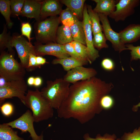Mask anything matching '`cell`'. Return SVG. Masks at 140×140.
Wrapping results in <instances>:
<instances>
[{
  "label": "cell",
  "mask_w": 140,
  "mask_h": 140,
  "mask_svg": "<svg viewBox=\"0 0 140 140\" xmlns=\"http://www.w3.org/2000/svg\"><path fill=\"white\" fill-rule=\"evenodd\" d=\"M70 87V83L63 78H57L54 81H47L46 86L40 92L51 107L57 110L67 97Z\"/></svg>",
  "instance_id": "obj_3"
},
{
  "label": "cell",
  "mask_w": 140,
  "mask_h": 140,
  "mask_svg": "<svg viewBox=\"0 0 140 140\" xmlns=\"http://www.w3.org/2000/svg\"><path fill=\"white\" fill-rule=\"evenodd\" d=\"M82 22L85 33L86 46L90 60L92 62L99 57V51L94 47L93 42V32L90 19L85 5L83 13Z\"/></svg>",
  "instance_id": "obj_12"
},
{
  "label": "cell",
  "mask_w": 140,
  "mask_h": 140,
  "mask_svg": "<svg viewBox=\"0 0 140 140\" xmlns=\"http://www.w3.org/2000/svg\"><path fill=\"white\" fill-rule=\"evenodd\" d=\"M42 0H25L21 15L40 21V14Z\"/></svg>",
  "instance_id": "obj_15"
},
{
  "label": "cell",
  "mask_w": 140,
  "mask_h": 140,
  "mask_svg": "<svg viewBox=\"0 0 140 140\" xmlns=\"http://www.w3.org/2000/svg\"><path fill=\"white\" fill-rule=\"evenodd\" d=\"M35 77L33 76H30L29 77L27 80V83L28 85L30 86H34Z\"/></svg>",
  "instance_id": "obj_41"
},
{
  "label": "cell",
  "mask_w": 140,
  "mask_h": 140,
  "mask_svg": "<svg viewBox=\"0 0 140 140\" xmlns=\"http://www.w3.org/2000/svg\"><path fill=\"white\" fill-rule=\"evenodd\" d=\"M60 3L66 5L79 19L83 18L85 0H61Z\"/></svg>",
  "instance_id": "obj_18"
},
{
  "label": "cell",
  "mask_w": 140,
  "mask_h": 140,
  "mask_svg": "<svg viewBox=\"0 0 140 140\" xmlns=\"http://www.w3.org/2000/svg\"><path fill=\"white\" fill-rule=\"evenodd\" d=\"M83 140H120V138H117L116 135L113 134L112 135L106 133L103 136L100 134H97L95 138L90 137L89 134L87 133L83 136Z\"/></svg>",
  "instance_id": "obj_30"
},
{
  "label": "cell",
  "mask_w": 140,
  "mask_h": 140,
  "mask_svg": "<svg viewBox=\"0 0 140 140\" xmlns=\"http://www.w3.org/2000/svg\"><path fill=\"white\" fill-rule=\"evenodd\" d=\"M1 53L0 76L8 81L24 79L25 69L21 63L9 52L4 51Z\"/></svg>",
  "instance_id": "obj_5"
},
{
  "label": "cell",
  "mask_w": 140,
  "mask_h": 140,
  "mask_svg": "<svg viewBox=\"0 0 140 140\" xmlns=\"http://www.w3.org/2000/svg\"><path fill=\"white\" fill-rule=\"evenodd\" d=\"M114 101L113 97L108 94L105 95L101 98L100 105L103 109L108 110L114 106Z\"/></svg>",
  "instance_id": "obj_31"
},
{
  "label": "cell",
  "mask_w": 140,
  "mask_h": 140,
  "mask_svg": "<svg viewBox=\"0 0 140 140\" xmlns=\"http://www.w3.org/2000/svg\"><path fill=\"white\" fill-rule=\"evenodd\" d=\"M36 55L31 54L30 55L28 66L27 70H32L35 68L38 67L37 65L36 57Z\"/></svg>",
  "instance_id": "obj_38"
},
{
  "label": "cell",
  "mask_w": 140,
  "mask_h": 140,
  "mask_svg": "<svg viewBox=\"0 0 140 140\" xmlns=\"http://www.w3.org/2000/svg\"><path fill=\"white\" fill-rule=\"evenodd\" d=\"M73 41L70 27L63 25L59 26L56 33V43L64 45Z\"/></svg>",
  "instance_id": "obj_20"
},
{
  "label": "cell",
  "mask_w": 140,
  "mask_h": 140,
  "mask_svg": "<svg viewBox=\"0 0 140 140\" xmlns=\"http://www.w3.org/2000/svg\"><path fill=\"white\" fill-rule=\"evenodd\" d=\"M139 0H119L116 5V9L108 17L116 22L124 21L133 15L135 8L139 5Z\"/></svg>",
  "instance_id": "obj_9"
},
{
  "label": "cell",
  "mask_w": 140,
  "mask_h": 140,
  "mask_svg": "<svg viewBox=\"0 0 140 140\" xmlns=\"http://www.w3.org/2000/svg\"><path fill=\"white\" fill-rule=\"evenodd\" d=\"M34 122L32 112L28 110L18 118L6 124L12 128L19 129L22 133L28 132L32 140H44L43 132L38 135L35 132L33 126Z\"/></svg>",
  "instance_id": "obj_8"
},
{
  "label": "cell",
  "mask_w": 140,
  "mask_h": 140,
  "mask_svg": "<svg viewBox=\"0 0 140 140\" xmlns=\"http://www.w3.org/2000/svg\"><path fill=\"white\" fill-rule=\"evenodd\" d=\"M101 66L103 69L107 71L113 70L115 67L113 61L111 59L108 58H104L102 60Z\"/></svg>",
  "instance_id": "obj_37"
},
{
  "label": "cell",
  "mask_w": 140,
  "mask_h": 140,
  "mask_svg": "<svg viewBox=\"0 0 140 140\" xmlns=\"http://www.w3.org/2000/svg\"><path fill=\"white\" fill-rule=\"evenodd\" d=\"M139 97H140V96ZM140 107V102L137 104L133 106L132 108V110L134 112H136L138 110V107Z\"/></svg>",
  "instance_id": "obj_43"
},
{
  "label": "cell",
  "mask_w": 140,
  "mask_h": 140,
  "mask_svg": "<svg viewBox=\"0 0 140 140\" xmlns=\"http://www.w3.org/2000/svg\"><path fill=\"white\" fill-rule=\"evenodd\" d=\"M103 33L107 40L111 43L114 50L119 53L126 50L125 45L121 42L119 33L115 31L111 27L108 16L103 14L98 13Z\"/></svg>",
  "instance_id": "obj_10"
},
{
  "label": "cell",
  "mask_w": 140,
  "mask_h": 140,
  "mask_svg": "<svg viewBox=\"0 0 140 140\" xmlns=\"http://www.w3.org/2000/svg\"><path fill=\"white\" fill-rule=\"evenodd\" d=\"M27 86L24 79L8 81L4 87L0 88V103L7 99L18 97L25 105Z\"/></svg>",
  "instance_id": "obj_6"
},
{
  "label": "cell",
  "mask_w": 140,
  "mask_h": 140,
  "mask_svg": "<svg viewBox=\"0 0 140 140\" xmlns=\"http://www.w3.org/2000/svg\"><path fill=\"white\" fill-rule=\"evenodd\" d=\"M36 59L37 64L38 67H40L41 66L47 63L46 59L43 58L41 56H37Z\"/></svg>",
  "instance_id": "obj_39"
},
{
  "label": "cell",
  "mask_w": 140,
  "mask_h": 140,
  "mask_svg": "<svg viewBox=\"0 0 140 140\" xmlns=\"http://www.w3.org/2000/svg\"><path fill=\"white\" fill-rule=\"evenodd\" d=\"M72 45L77 52L81 58L90 64L92 63L87 52L86 46L74 41L71 42Z\"/></svg>",
  "instance_id": "obj_28"
},
{
  "label": "cell",
  "mask_w": 140,
  "mask_h": 140,
  "mask_svg": "<svg viewBox=\"0 0 140 140\" xmlns=\"http://www.w3.org/2000/svg\"><path fill=\"white\" fill-rule=\"evenodd\" d=\"M34 44L37 56L51 55L58 59L70 57L66 51L63 45L54 43L43 44L36 41L34 43Z\"/></svg>",
  "instance_id": "obj_11"
},
{
  "label": "cell",
  "mask_w": 140,
  "mask_h": 140,
  "mask_svg": "<svg viewBox=\"0 0 140 140\" xmlns=\"http://www.w3.org/2000/svg\"><path fill=\"white\" fill-rule=\"evenodd\" d=\"M119 33L123 44L135 42L140 39V24H130Z\"/></svg>",
  "instance_id": "obj_16"
},
{
  "label": "cell",
  "mask_w": 140,
  "mask_h": 140,
  "mask_svg": "<svg viewBox=\"0 0 140 140\" xmlns=\"http://www.w3.org/2000/svg\"><path fill=\"white\" fill-rule=\"evenodd\" d=\"M0 12L5 19L7 27L9 29L11 28L13 23L10 18L11 12L10 0H0Z\"/></svg>",
  "instance_id": "obj_26"
},
{
  "label": "cell",
  "mask_w": 140,
  "mask_h": 140,
  "mask_svg": "<svg viewBox=\"0 0 140 140\" xmlns=\"http://www.w3.org/2000/svg\"><path fill=\"white\" fill-rule=\"evenodd\" d=\"M60 22L59 17L57 16L36 22L33 27L36 42L43 44L56 43V33Z\"/></svg>",
  "instance_id": "obj_4"
},
{
  "label": "cell",
  "mask_w": 140,
  "mask_h": 140,
  "mask_svg": "<svg viewBox=\"0 0 140 140\" xmlns=\"http://www.w3.org/2000/svg\"><path fill=\"white\" fill-rule=\"evenodd\" d=\"M64 48L70 57L80 61L88 62L83 59L76 51L71 43L63 45Z\"/></svg>",
  "instance_id": "obj_34"
},
{
  "label": "cell",
  "mask_w": 140,
  "mask_h": 140,
  "mask_svg": "<svg viewBox=\"0 0 140 140\" xmlns=\"http://www.w3.org/2000/svg\"><path fill=\"white\" fill-rule=\"evenodd\" d=\"M113 87L111 83L95 76L72 84L67 97L57 110L58 116L73 118L82 124L87 123L102 111L100 99Z\"/></svg>",
  "instance_id": "obj_1"
},
{
  "label": "cell",
  "mask_w": 140,
  "mask_h": 140,
  "mask_svg": "<svg viewBox=\"0 0 140 140\" xmlns=\"http://www.w3.org/2000/svg\"><path fill=\"white\" fill-rule=\"evenodd\" d=\"M120 140H140V127L134 129L132 132H124Z\"/></svg>",
  "instance_id": "obj_33"
},
{
  "label": "cell",
  "mask_w": 140,
  "mask_h": 140,
  "mask_svg": "<svg viewBox=\"0 0 140 140\" xmlns=\"http://www.w3.org/2000/svg\"><path fill=\"white\" fill-rule=\"evenodd\" d=\"M59 17L62 25L70 27L79 20L78 18L67 8L62 10Z\"/></svg>",
  "instance_id": "obj_25"
},
{
  "label": "cell",
  "mask_w": 140,
  "mask_h": 140,
  "mask_svg": "<svg viewBox=\"0 0 140 140\" xmlns=\"http://www.w3.org/2000/svg\"><path fill=\"white\" fill-rule=\"evenodd\" d=\"M1 111L2 114L6 117H9L12 114L14 110L13 105L8 102L3 104L0 107Z\"/></svg>",
  "instance_id": "obj_36"
},
{
  "label": "cell",
  "mask_w": 140,
  "mask_h": 140,
  "mask_svg": "<svg viewBox=\"0 0 140 140\" xmlns=\"http://www.w3.org/2000/svg\"><path fill=\"white\" fill-rule=\"evenodd\" d=\"M10 43L11 47L16 49L20 63L27 69L30 55L32 54L37 56L34 46L23 36L16 33L12 34Z\"/></svg>",
  "instance_id": "obj_7"
},
{
  "label": "cell",
  "mask_w": 140,
  "mask_h": 140,
  "mask_svg": "<svg viewBox=\"0 0 140 140\" xmlns=\"http://www.w3.org/2000/svg\"><path fill=\"white\" fill-rule=\"evenodd\" d=\"M0 140H25L12 128L4 123L0 125Z\"/></svg>",
  "instance_id": "obj_22"
},
{
  "label": "cell",
  "mask_w": 140,
  "mask_h": 140,
  "mask_svg": "<svg viewBox=\"0 0 140 140\" xmlns=\"http://www.w3.org/2000/svg\"><path fill=\"white\" fill-rule=\"evenodd\" d=\"M61 3L59 0H43L40 10V21L49 16L60 15L62 10Z\"/></svg>",
  "instance_id": "obj_14"
},
{
  "label": "cell",
  "mask_w": 140,
  "mask_h": 140,
  "mask_svg": "<svg viewBox=\"0 0 140 140\" xmlns=\"http://www.w3.org/2000/svg\"><path fill=\"white\" fill-rule=\"evenodd\" d=\"M97 74L96 71L93 68L80 66L67 71L63 79L65 81L73 84L95 77Z\"/></svg>",
  "instance_id": "obj_13"
},
{
  "label": "cell",
  "mask_w": 140,
  "mask_h": 140,
  "mask_svg": "<svg viewBox=\"0 0 140 140\" xmlns=\"http://www.w3.org/2000/svg\"><path fill=\"white\" fill-rule=\"evenodd\" d=\"M93 35V42L95 48L100 50L103 48H107L108 47V46L106 43L107 40L102 32L97 33Z\"/></svg>",
  "instance_id": "obj_27"
},
{
  "label": "cell",
  "mask_w": 140,
  "mask_h": 140,
  "mask_svg": "<svg viewBox=\"0 0 140 140\" xmlns=\"http://www.w3.org/2000/svg\"><path fill=\"white\" fill-rule=\"evenodd\" d=\"M3 29L2 33L0 34V51L1 53L7 48L9 52L13 55L15 54L14 50L11 46V41L12 36H10V32L7 33V26L4 24Z\"/></svg>",
  "instance_id": "obj_24"
},
{
  "label": "cell",
  "mask_w": 140,
  "mask_h": 140,
  "mask_svg": "<svg viewBox=\"0 0 140 140\" xmlns=\"http://www.w3.org/2000/svg\"><path fill=\"white\" fill-rule=\"evenodd\" d=\"M32 30L31 25L29 22H22L21 24V32L22 35L26 37L28 41L31 42L32 38L31 35Z\"/></svg>",
  "instance_id": "obj_35"
},
{
  "label": "cell",
  "mask_w": 140,
  "mask_h": 140,
  "mask_svg": "<svg viewBox=\"0 0 140 140\" xmlns=\"http://www.w3.org/2000/svg\"><path fill=\"white\" fill-rule=\"evenodd\" d=\"M70 27L73 41L86 45L85 33L82 21L79 20Z\"/></svg>",
  "instance_id": "obj_21"
},
{
  "label": "cell",
  "mask_w": 140,
  "mask_h": 140,
  "mask_svg": "<svg viewBox=\"0 0 140 140\" xmlns=\"http://www.w3.org/2000/svg\"><path fill=\"white\" fill-rule=\"evenodd\" d=\"M126 50H130L131 61L139 60L140 61V46H134L133 45H125Z\"/></svg>",
  "instance_id": "obj_32"
},
{
  "label": "cell",
  "mask_w": 140,
  "mask_h": 140,
  "mask_svg": "<svg viewBox=\"0 0 140 140\" xmlns=\"http://www.w3.org/2000/svg\"><path fill=\"white\" fill-rule=\"evenodd\" d=\"M52 63L54 65H61L64 70L67 71L77 67L83 66L88 64L70 56L61 59L55 58L52 60Z\"/></svg>",
  "instance_id": "obj_19"
},
{
  "label": "cell",
  "mask_w": 140,
  "mask_h": 140,
  "mask_svg": "<svg viewBox=\"0 0 140 140\" xmlns=\"http://www.w3.org/2000/svg\"><path fill=\"white\" fill-rule=\"evenodd\" d=\"M8 81L5 78L0 76V88L5 86Z\"/></svg>",
  "instance_id": "obj_42"
},
{
  "label": "cell",
  "mask_w": 140,
  "mask_h": 140,
  "mask_svg": "<svg viewBox=\"0 0 140 140\" xmlns=\"http://www.w3.org/2000/svg\"><path fill=\"white\" fill-rule=\"evenodd\" d=\"M42 82V79L40 77L38 76L35 77L34 86L39 87L41 85Z\"/></svg>",
  "instance_id": "obj_40"
},
{
  "label": "cell",
  "mask_w": 140,
  "mask_h": 140,
  "mask_svg": "<svg viewBox=\"0 0 140 140\" xmlns=\"http://www.w3.org/2000/svg\"><path fill=\"white\" fill-rule=\"evenodd\" d=\"M25 0H10V4L11 14L18 17L20 16Z\"/></svg>",
  "instance_id": "obj_29"
},
{
  "label": "cell",
  "mask_w": 140,
  "mask_h": 140,
  "mask_svg": "<svg viewBox=\"0 0 140 140\" xmlns=\"http://www.w3.org/2000/svg\"><path fill=\"white\" fill-rule=\"evenodd\" d=\"M96 5L93 10L97 13L109 16L115 11L116 5L118 0H93Z\"/></svg>",
  "instance_id": "obj_17"
},
{
  "label": "cell",
  "mask_w": 140,
  "mask_h": 140,
  "mask_svg": "<svg viewBox=\"0 0 140 140\" xmlns=\"http://www.w3.org/2000/svg\"><path fill=\"white\" fill-rule=\"evenodd\" d=\"M26 106L31 110L34 122H38L47 120L53 115V109L37 88L29 90L25 96Z\"/></svg>",
  "instance_id": "obj_2"
},
{
  "label": "cell",
  "mask_w": 140,
  "mask_h": 140,
  "mask_svg": "<svg viewBox=\"0 0 140 140\" xmlns=\"http://www.w3.org/2000/svg\"><path fill=\"white\" fill-rule=\"evenodd\" d=\"M87 11L91 22L93 35L103 31L98 13L94 11L91 5H87Z\"/></svg>",
  "instance_id": "obj_23"
}]
</instances>
